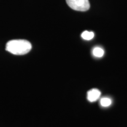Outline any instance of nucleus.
I'll return each instance as SVG.
<instances>
[{
  "label": "nucleus",
  "instance_id": "4",
  "mask_svg": "<svg viewBox=\"0 0 127 127\" xmlns=\"http://www.w3.org/2000/svg\"><path fill=\"white\" fill-rule=\"evenodd\" d=\"M93 54L95 57L101 58L104 54V51L100 47H95L93 51Z\"/></svg>",
  "mask_w": 127,
  "mask_h": 127
},
{
  "label": "nucleus",
  "instance_id": "1",
  "mask_svg": "<svg viewBox=\"0 0 127 127\" xmlns=\"http://www.w3.org/2000/svg\"><path fill=\"white\" fill-rule=\"evenodd\" d=\"M32 45L29 41L25 39H14L9 41L6 45V50L12 54L23 55L31 51Z\"/></svg>",
  "mask_w": 127,
  "mask_h": 127
},
{
  "label": "nucleus",
  "instance_id": "6",
  "mask_svg": "<svg viewBox=\"0 0 127 127\" xmlns=\"http://www.w3.org/2000/svg\"><path fill=\"white\" fill-rule=\"evenodd\" d=\"M111 103H112L111 99L110 98L107 97L102 98V99H101V101H100V104H101V106L104 107H109V105H111Z\"/></svg>",
  "mask_w": 127,
  "mask_h": 127
},
{
  "label": "nucleus",
  "instance_id": "3",
  "mask_svg": "<svg viewBox=\"0 0 127 127\" xmlns=\"http://www.w3.org/2000/svg\"><path fill=\"white\" fill-rule=\"evenodd\" d=\"M101 92L97 89H92L87 93V99L90 102H95L100 98Z\"/></svg>",
  "mask_w": 127,
  "mask_h": 127
},
{
  "label": "nucleus",
  "instance_id": "2",
  "mask_svg": "<svg viewBox=\"0 0 127 127\" xmlns=\"http://www.w3.org/2000/svg\"><path fill=\"white\" fill-rule=\"evenodd\" d=\"M66 2L71 8L78 11H86L90 8L88 0H66Z\"/></svg>",
  "mask_w": 127,
  "mask_h": 127
},
{
  "label": "nucleus",
  "instance_id": "5",
  "mask_svg": "<svg viewBox=\"0 0 127 127\" xmlns=\"http://www.w3.org/2000/svg\"><path fill=\"white\" fill-rule=\"evenodd\" d=\"M82 38L85 40H91L94 37V34L93 32L85 31L82 33Z\"/></svg>",
  "mask_w": 127,
  "mask_h": 127
}]
</instances>
